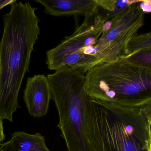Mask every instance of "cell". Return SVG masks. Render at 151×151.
<instances>
[{"instance_id":"9","label":"cell","mask_w":151,"mask_h":151,"mask_svg":"<svg viewBox=\"0 0 151 151\" xmlns=\"http://www.w3.org/2000/svg\"><path fill=\"white\" fill-rule=\"evenodd\" d=\"M2 151H51L40 133L30 134L17 131L11 134L9 141L4 143Z\"/></svg>"},{"instance_id":"13","label":"cell","mask_w":151,"mask_h":151,"mask_svg":"<svg viewBox=\"0 0 151 151\" xmlns=\"http://www.w3.org/2000/svg\"><path fill=\"white\" fill-rule=\"evenodd\" d=\"M139 5L144 12H151V1H141Z\"/></svg>"},{"instance_id":"8","label":"cell","mask_w":151,"mask_h":151,"mask_svg":"<svg viewBox=\"0 0 151 151\" xmlns=\"http://www.w3.org/2000/svg\"><path fill=\"white\" fill-rule=\"evenodd\" d=\"M45 8V13L51 16H91L98 13L96 0H35Z\"/></svg>"},{"instance_id":"5","label":"cell","mask_w":151,"mask_h":151,"mask_svg":"<svg viewBox=\"0 0 151 151\" xmlns=\"http://www.w3.org/2000/svg\"><path fill=\"white\" fill-rule=\"evenodd\" d=\"M105 22L98 13L85 17L73 34L47 51L48 68L57 71L68 67L86 74L97 64L96 45Z\"/></svg>"},{"instance_id":"12","label":"cell","mask_w":151,"mask_h":151,"mask_svg":"<svg viewBox=\"0 0 151 151\" xmlns=\"http://www.w3.org/2000/svg\"><path fill=\"white\" fill-rule=\"evenodd\" d=\"M122 57L132 64L151 67V48L140 50Z\"/></svg>"},{"instance_id":"1","label":"cell","mask_w":151,"mask_h":151,"mask_svg":"<svg viewBox=\"0 0 151 151\" xmlns=\"http://www.w3.org/2000/svg\"><path fill=\"white\" fill-rule=\"evenodd\" d=\"M37 9L29 2L16 1L3 16L4 27L0 41V118L3 120L12 122L13 113L20 107L19 93L40 33Z\"/></svg>"},{"instance_id":"16","label":"cell","mask_w":151,"mask_h":151,"mask_svg":"<svg viewBox=\"0 0 151 151\" xmlns=\"http://www.w3.org/2000/svg\"><path fill=\"white\" fill-rule=\"evenodd\" d=\"M4 145V144H0V151H2Z\"/></svg>"},{"instance_id":"14","label":"cell","mask_w":151,"mask_h":151,"mask_svg":"<svg viewBox=\"0 0 151 151\" xmlns=\"http://www.w3.org/2000/svg\"><path fill=\"white\" fill-rule=\"evenodd\" d=\"M5 139V136L4 132L3 120L0 118V144Z\"/></svg>"},{"instance_id":"3","label":"cell","mask_w":151,"mask_h":151,"mask_svg":"<svg viewBox=\"0 0 151 151\" xmlns=\"http://www.w3.org/2000/svg\"><path fill=\"white\" fill-rule=\"evenodd\" d=\"M85 85L91 101L101 107L151 104V67L132 64L123 57L93 66L85 74Z\"/></svg>"},{"instance_id":"2","label":"cell","mask_w":151,"mask_h":151,"mask_svg":"<svg viewBox=\"0 0 151 151\" xmlns=\"http://www.w3.org/2000/svg\"><path fill=\"white\" fill-rule=\"evenodd\" d=\"M59 116L58 127L67 151H94L92 129L95 103L87 94L85 74L63 67L47 76Z\"/></svg>"},{"instance_id":"4","label":"cell","mask_w":151,"mask_h":151,"mask_svg":"<svg viewBox=\"0 0 151 151\" xmlns=\"http://www.w3.org/2000/svg\"><path fill=\"white\" fill-rule=\"evenodd\" d=\"M95 151H151V122L145 108L96 104Z\"/></svg>"},{"instance_id":"15","label":"cell","mask_w":151,"mask_h":151,"mask_svg":"<svg viewBox=\"0 0 151 151\" xmlns=\"http://www.w3.org/2000/svg\"><path fill=\"white\" fill-rule=\"evenodd\" d=\"M17 1L15 0H0V10L8 5H11Z\"/></svg>"},{"instance_id":"7","label":"cell","mask_w":151,"mask_h":151,"mask_svg":"<svg viewBox=\"0 0 151 151\" xmlns=\"http://www.w3.org/2000/svg\"><path fill=\"white\" fill-rule=\"evenodd\" d=\"M23 98L31 116L38 118L45 116L48 111L51 99V89L47 77L43 74H38L28 78Z\"/></svg>"},{"instance_id":"6","label":"cell","mask_w":151,"mask_h":151,"mask_svg":"<svg viewBox=\"0 0 151 151\" xmlns=\"http://www.w3.org/2000/svg\"><path fill=\"white\" fill-rule=\"evenodd\" d=\"M144 14L138 3L105 22L96 45L98 64L114 62L123 56L128 43L143 25Z\"/></svg>"},{"instance_id":"10","label":"cell","mask_w":151,"mask_h":151,"mask_svg":"<svg viewBox=\"0 0 151 151\" xmlns=\"http://www.w3.org/2000/svg\"><path fill=\"white\" fill-rule=\"evenodd\" d=\"M98 4V14L104 21L115 17L127 10L133 4L141 1L130 0H96Z\"/></svg>"},{"instance_id":"11","label":"cell","mask_w":151,"mask_h":151,"mask_svg":"<svg viewBox=\"0 0 151 151\" xmlns=\"http://www.w3.org/2000/svg\"><path fill=\"white\" fill-rule=\"evenodd\" d=\"M150 48H151V32L142 34H137L128 43L123 57L131 55L140 50Z\"/></svg>"}]
</instances>
